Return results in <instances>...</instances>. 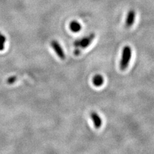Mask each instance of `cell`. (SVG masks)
I'll return each instance as SVG.
<instances>
[{"label":"cell","instance_id":"obj_1","mask_svg":"<svg viewBox=\"0 0 154 154\" xmlns=\"http://www.w3.org/2000/svg\"><path fill=\"white\" fill-rule=\"evenodd\" d=\"M132 58V49L129 46H126L123 48L122 51V56L120 62V68L125 70L127 68Z\"/></svg>","mask_w":154,"mask_h":154},{"label":"cell","instance_id":"obj_2","mask_svg":"<svg viewBox=\"0 0 154 154\" xmlns=\"http://www.w3.org/2000/svg\"><path fill=\"white\" fill-rule=\"evenodd\" d=\"M95 37V34L94 33H91L89 35L86 36L82 38H80V39H78L74 42V46L76 48H85L87 47H88L91 43L93 42V41L94 40V38Z\"/></svg>","mask_w":154,"mask_h":154},{"label":"cell","instance_id":"obj_3","mask_svg":"<svg viewBox=\"0 0 154 154\" xmlns=\"http://www.w3.org/2000/svg\"><path fill=\"white\" fill-rule=\"evenodd\" d=\"M51 46L53 48V49H54V51H55L57 55L59 56L60 59L62 60H64L66 58L64 51L63 49H62V48L60 46V45L59 43V42L56 40H53L51 42Z\"/></svg>","mask_w":154,"mask_h":154},{"label":"cell","instance_id":"obj_4","mask_svg":"<svg viewBox=\"0 0 154 154\" xmlns=\"http://www.w3.org/2000/svg\"><path fill=\"white\" fill-rule=\"evenodd\" d=\"M91 118L93 120L94 127L96 128H99L102 127V120L100 116L96 112H92L91 113Z\"/></svg>","mask_w":154,"mask_h":154},{"label":"cell","instance_id":"obj_5","mask_svg":"<svg viewBox=\"0 0 154 154\" xmlns=\"http://www.w3.org/2000/svg\"><path fill=\"white\" fill-rule=\"evenodd\" d=\"M135 19H136V12L134 10H131L127 14L126 23H125L127 27H131L133 25Z\"/></svg>","mask_w":154,"mask_h":154},{"label":"cell","instance_id":"obj_6","mask_svg":"<svg viewBox=\"0 0 154 154\" xmlns=\"http://www.w3.org/2000/svg\"><path fill=\"white\" fill-rule=\"evenodd\" d=\"M104 83V79L101 75H96L93 79V84L96 87L102 86Z\"/></svg>","mask_w":154,"mask_h":154},{"label":"cell","instance_id":"obj_7","mask_svg":"<svg viewBox=\"0 0 154 154\" xmlns=\"http://www.w3.org/2000/svg\"><path fill=\"white\" fill-rule=\"evenodd\" d=\"M69 28L71 30V32L77 33V32H79L81 30L82 26L78 21H71L69 24Z\"/></svg>","mask_w":154,"mask_h":154},{"label":"cell","instance_id":"obj_8","mask_svg":"<svg viewBox=\"0 0 154 154\" xmlns=\"http://www.w3.org/2000/svg\"><path fill=\"white\" fill-rule=\"evenodd\" d=\"M6 40H7L6 37L2 34V35L0 37V51H2L4 50L5 48L4 45L6 42Z\"/></svg>","mask_w":154,"mask_h":154},{"label":"cell","instance_id":"obj_9","mask_svg":"<svg viewBox=\"0 0 154 154\" xmlns=\"http://www.w3.org/2000/svg\"><path fill=\"white\" fill-rule=\"evenodd\" d=\"M16 80H17V76H12L9 77V78L7 79V83L8 85H11V84H13L14 82H15Z\"/></svg>","mask_w":154,"mask_h":154},{"label":"cell","instance_id":"obj_10","mask_svg":"<svg viewBox=\"0 0 154 154\" xmlns=\"http://www.w3.org/2000/svg\"><path fill=\"white\" fill-rule=\"evenodd\" d=\"M80 51L78 49V48H77V49H76V50H75V54L76 55H79L80 54Z\"/></svg>","mask_w":154,"mask_h":154}]
</instances>
